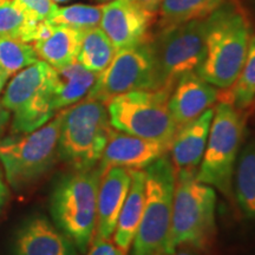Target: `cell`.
<instances>
[{
    "label": "cell",
    "instance_id": "cell-25",
    "mask_svg": "<svg viewBox=\"0 0 255 255\" xmlns=\"http://www.w3.org/2000/svg\"><path fill=\"white\" fill-rule=\"evenodd\" d=\"M229 90V97L225 98V101L231 102L237 109H247L253 103L255 98V36L250 40L240 75Z\"/></svg>",
    "mask_w": 255,
    "mask_h": 255
},
{
    "label": "cell",
    "instance_id": "cell-23",
    "mask_svg": "<svg viewBox=\"0 0 255 255\" xmlns=\"http://www.w3.org/2000/svg\"><path fill=\"white\" fill-rule=\"evenodd\" d=\"M226 0H163L158 12L161 28L208 18Z\"/></svg>",
    "mask_w": 255,
    "mask_h": 255
},
{
    "label": "cell",
    "instance_id": "cell-22",
    "mask_svg": "<svg viewBox=\"0 0 255 255\" xmlns=\"http://www.w3.org/2000/svg\"><path fill=\"white\" fill-rule=\"evenodd\" d=\"M117 50L101 27L83 32L77 62L89 71L100 75L114 59Z\"/></svg>",
    "mask_w": 255,
    "mask_h": 255
},
{
    "label": "cell",
    "instance_id": "cell-16",
    "mask_svg": "<svg viewBox=\"0 0 255 255\" xmlns=\"http://www.w3.org/2000/svg\"><path fill=\"white\" fill-rule=\"evenodd\" d=\"M82 38L81 30L45 20L39 24L36 40L32 43V46L36 50L38 58L53 69H59L77 62Z\"/></svg>",
    "mask_w": 255,
    "mask_h": 255
},
{
    "label": "cell",
    "instance_id": "cell-6",
    "mask_svg": "<svg viewBox=\"0 0 255 255\" xmlns=\"http://www.w3.org/2000/svg\"><path fill=\"white\" fill-rule=\"evenodd\" d=\"M60 126L62 110L39 129L21 135L17 141L0 143V163L15 193L37 183L58 161Z\"/></svg>",
    "mask_w": 255,
    "mask_h": 255
},
{
    "label": "cell",
    "instance_id": "cell-1",
    "mask_svg": "<svg viewBox=\"0 0 255 255\" xmlns=\"http://www.w3.org/2000/svg\"><path fill=\"white\" fill-rule=\"evenodd\" d=\"M250 40L246 14L225 1L207 18L206 53L196 73L216 88L229 89L240 75Z\"/></svg>",
    "mask_w": 255,
    "mask_h": 255
},
{
    "label": "cell",
    "instance_id": "cell-7",
    "mask_svg": "<svg viewBox=\"0 0 255 255\" xmlns=\"http://www.w3.org/2000/svg\"><path fill=\"white\" fill-rule=\"evenodd\" d=\"M245 119L241 110L222 100L216 105L202 161L196 171L200 182L231 197L235 165L244 138Z\"/></svg>",
    "mask_w": 255,
    "mask_h": 255
},
{
    "label": "cell",
    "instance_id": "cell-4",
    "mask_svg": "<svg viewBox=\"0 0 255 255\" xmlns=\"http://www.w3.org/2000/svg\"><path fill=\"white\" fill-rule=\"evenodd\" d=\"M113 127L107 104L83 98L62 110L59 132V159L72 170L97 167Z\"/></svg>",
    "mask_w": 255,
    "mask_h": 255
},
{
    "label": "cell",
    "instance_id": "cell-10",
    "mask_svg": "<svg viewBox=\"0 0 255 255\" xmlns=\"http://www.w3.org/2000/svg\"><path fill=\"white\" fill-rule=\"evenodd\" d=\"M207 18L162 27L151 39L162 88L173 90L182 76L196 72L206 53Z\"/></svg>",
    "mask_w": 255,
    "mask_h": 255
},
{
    "label": "cell",
    "instance_id": "cell-2",
    "mask_svg": "<svg viewBox=\"0 0 255 255\" xmlns=\"http://www.w3.org/2000/svg\"><path fill=\"white\" fill-rule=\"evenodd\" d=\"M216 193L214 188L200 182L196 171L176 173L173 215L165 255L178 247L207 251L216 233Z\"/></svg>",
    "mask_w": 255,
    "mask_h": 255
},
{
    "label": "cell",
    "instance_id": "cell-19",
    "mask_svg": "<svg viewBox=\"0 0 255 255\" xmlns=\"http://www.w3.org/2000/svg\"><path fill=\"white\" fill-rule=\"evenodd\" d=\"M97 76V73L89 71L78 62L55 69L51 81V92L57 113L87 97Z\"/></svg>",
    "mask_w": 255,
    "mask_h": 255
},
{
    "label": "cell",
    "instance_id": "cell-5",
    "mask_svg": "<svg viewBox=\"0 0 255 255\" xmlns=\"http://www.w3.org/2000/svg\"><path fill=\"white\" fill-rule=\"evenodd\" d=\"M144 171V208L132 241V255H162L170 233L176 171L167 154Z\"/></svg>",
    "mask_w": 255,
    "mask_h": 255
},
{
    "label": "cell",
    "instance_id": "cell-3",
    "mask_svg": "<svg viewBox=\"0 0 255 255\" xmlns=\"http://www.w3.org/2000/svg\"><path fill=\"white\" fill-rule=\"evenodd\" d=\"M102 174L98 165L90 170H72L59 178L51 193L53 222L83 254L95 238Z\"/></svg>",
    "mask_w": 255,
    "mask_h": 255
},
{
    "label": "cell",
    "instance_id": "cell-17",
    "mask_svg": "<svg viewBox=\"0 0 255 255\" xmlns=\"http://www.w3.org/2000/svg\"><path fill=\"white\" fill-rule=\"evenodd\" d=\"M214 109L209 108L197 119L178 128L171 142V162L176 173L197 171L205 154Z\"/></svg>",
    "mask_w": 255,
    "mask_h": 255
},
{
    "label": "cell",
    "instance_id": "cell-36",
    "mask_svg": "<svg viewBox=\"0 0 255 255\" xmlns=\"http://www.w3.org/2000/svg\"><path fill=\"white\" fill-rule=\"evenodd\" d=\"M98 1H101V2H109V1H113V0H98Z\"/></svg>",
    "mask_w": 255,
    "mask_h": 255
},
{
    "label": "cell",
    "instance_id": "cell-29",
    "mask_svg": "<svg viewBox=\"0 0 255 255\" xmlns=\"http://www.w3.org/2000/svg\"><path fill=\"white\" fill-rule=\"evenodd\" d=\"M87 255H127L116 244L109 240L94 239L89 247Z\"/></svg>",
    "mask_w": 255,
    "mask_h": 255
},
{
    "label": "cell",
    "instance_id": "cell-9",
    "mask_svg": "<svg viewBox=\"0 0 255 255\" xmlns=\"http://www.w3.org/2000/svg\"><path fill=\"white\" fill-rule=\"evenodd\" d=\"M162 89L150 39L117 50L108 68L97 76L87 97L108 104L116 96Z\"/></svg>",
    "mask_w": 255,
    "mask_h": 255
},
{
    "label": "cell",
    "instance_id": "cell-15",
    "mask_svg": "<svg viewBox=\"0 0 255 255\" xmlns=\"http://www.w3.org/2000/svg\"><path fill=\"white\" fill-rule=\"evenodd\" d=\"M130 182L131 170L129 169L110 167L102 174L98 187L97 225L94 239L109 240L113 238Z\"/></svg>",
    "mask_w": 255,
    "mask_h": 255
},
{
    "label": "cell",
    "instance_id": "cell-13",
    "mask_svg": "<svg viewBox=\"0 0 255 255\" xmlns=\"http://www.w3.org/2000/svg\"><path fill=\"white\" fill-rule=\"evenodd\" d=\"M219 88L201 78L196 72L187 73L175 83L168 107L177 128L191 122L219 100Z\"/></svg>",
    "mask_w": 255,
    "mask_h": 255
},
{
    "label": "cell",
    "instance_id": "cell-33",
    "mask_svg": "<svg viewBox=\"0 0 255 255\" xmlns=\"http://www.w3.org/2000/svg\"><path fill=\"white\" fill-rule=\"evenodd\" d=\"M170 255H196V253L190 247H178Z\"/></svg>",
    "mask_w": 255,
    "mask_h": 255
},
{
    "label": "cell",
    "instance_id": "cell-26",
    "mask_svg": "<svg viewBox=\"0 0 255 255\" xmlns=\"http://www.w3.org/2000/svg\"><path fill=\"white\" fill-rule=\"evenodd\" d=\"M39 60L32 44L15 38L0 39V72L8 77Z\"/></svg>",
    "mask_w": 255,
    "mask_h": 255
},
{
    "label": "cell",
    "instance_id": "cell-21",
    "mask_svg": "<svg viewBox=\"0 0 255 255\" xmlns=\"http://www.w3.org/2000/svg\"><path fill=\"white\" fill-rule=\"evenodd\" d=\"M234 176L238 205L246 218L255 219V141L248 143L241 151Z\"/></svg>",
    "mask_w": 255,
    "mask_h": 255
},
{
    "label": "cell",
    "instance_id": "cell-24",
    "mask_svg": "<svg viewBox=\"0 0 255 255\" xmlns=\"http://www.w3.org/2000/svg\"><path fill=\"white\" fill-rule=\"evenodd\" d=\"M40 23L31 21L14 0H0V39L15 38L32 44Z\"/></svg>",
    "mask_w": 255,
    "mask_h": 255
},
{
    "label": "cell",
    "instance_id": "cell-37",
    "mask_svg": "<svg viewBox=\"0 0 255 255\" xmlns=\"http://www.w3.org/2000/svg\"><path fill=\"white\" fill-rule=\"evenodd\" d=\"M254 101H255V98H254Z\"/></svg>",
    "mask_w": 255,
    "mask_h": 255
},
{
    "label": "cell",
    "instance_id": "cell-11",
    "mask_svg": "<svg viewBox=\"0 0 255 255\" xmlns=\"http://www.w3.org/2000/svg\"><path fill=\"white\" fill-rule=\"evenodd\" d=\"M154 17L135 0H113L102 6L100 26L120 50L148 40Z\"/></svg>",
    "mask_w": 255,
    "mask_h": 255
},
{
    "label": "cell",
    "instance_id": "cell-18",
    "mask_svg": "<svg viewBox=\"0 0 255 255\" xmlns=\"http://www.w3.org/2000/svg\"><path fill=\"white\" fill-rule=\"evenodd\" d=\"M55 69L44 60H38L15 73L6 85L0 105L13 114L38 97L49 88Z\"/></svg>",
    "mask_w": 255,
    "mask_h": 255
},
{
    "label": "cell",
    "instance_id": "cell-35",
    "mask_svg": "<svg viewBox=\"0 0 255 255\" xmlns=\"http://www.w3.org/2000/svg\"><path fill=\"white\" fill-rule=\"evenodd\" d=\"M53 1H55L56 4H60V2H65V1H69V0H53Z\"/></svg>",
    "mask_w": 255,
    "mask_h": 255
},
{
    "label": "cell",
    "instance_id": "cell-34",
    "mask_svg": "<svg viewBox=\"0 0 255 255\" xmlns=\"http://www.w3.org/2000/svg\"><path fill=\"white\" fill-rule=\"evenodd\" d=\"M8 78V76L5 75L4 72H0V96H1L2 91H4V88L6 87V83H7Z\"/></svg>",
    "mask_w": 255,
    "mask_h": 255
},
{
    "label": "cell",
    "instance_id": "cell-12",
    "mask_svg": "<svg viewBox=\"0 0 255 255\" xmlns=\"http://www.w3.org/2000/svg\"><path fill=\"white\" fill-rule=\"evenodd\" d=\"M171 143L142 138L130 133L111 130L107 146L98 163L104 173L110 167H122L129 170H144L170 150Z\"/></svg>",
    "mask_w": 255,
    "mask_h": 255
},
{
    "label": "cell",
    "instance_id": "cell-14",
    "mask_svg": "<svg viewBox=\"0 0 255 255\" xmlns=\"http://www.w3.org/2000/svg\"><path fill=\"white\" fill-rule=\"evenodd\" d=\"M14 255H78L75 244L43 215L23 223L14 239Z\"/></svg>",
    "mask_w": 255,
    "mask_h": 255
},
{
    "label": "cell",
    "instance_id": "cell-20",
    "mask_svg": "<svg viewBox=\"0 0 255 255\" xmlns=\"http://www.w3.org/2000/svg\"><path fill=\"white\" fill-rule=\"evenodd\" d=\"M145 200V171L131 170V182L127 199L121 209L116 228L114 232V242L123 252L131 247L139 222H141Z\"/></svg>",
    "mask_w": 255,
    "mask_h": 255
},
{
    "label": "cell",
    "instance_id": "cell-28",
    "mask_svg": "<svg viewBox=\"0 0 255 255\" xmlns=\"http://www.w3.org/2000/svg\"><path fill=\"white\" fill-rule=\"evenodd\" d=\"M19 8L31 21L49 20L58 8L53 0H14Z\"/></svg>",
    "mask_w": 255,
    "mask_h": 255
},
{
    "label": "cell",
    "instance_id": "cell-31",
    "mask_svg": "<svg viewBox=\"0 0 255 255\" xmlns=\"http://www.w3.org/2000/svg\"><path fill=\"white\" fill-rule=\"evenodd\" d=\"M9 120H11V113L0 105V132L4 130V128L6 126H7Z\"/></svg>",
    "mask_w": 255,
    "mask_h": 255
},
{
    "label": "cell",
    "instance_id": "cell-30",
    "mask_svg": "<svg viewBox=\"0 0 255 255\" xmlns=\"http://www.w3.org/2000/svg\"><path fill=\"white\" fill-rule=\"evenodd\" d=\"M141 7H143L145 11L150 12L152 14H156L158 12L159 6L163 0H135Z\"/></svg>",
    "mask_w": 255,
    "mask_h": 255
},
{
    "label": "cell",
    "instance_id": "cell-27",
    "mask_svg": "<svg viewBox=\"0 0 255 255\" xmlns=\"http://www.w3.org/2000/svg\"><path fill=\"white\" fill-rule=\"evenodd\" d=\"M102 6L103 5L73 4L65 7H58L49 21L84 32L90 28L98 27L102 19Z\"/></svg>",
    "mask_w": 255,
    "mask_h": 255
},
{
    "label": "cell",
    "instance_id": "cell-32",
    "mask_svg": "<svg viewBox=\"0 0 255 255\" xmlns=\"http://www.w3.org/2000/svg\"><path fill=\"white\" fill-rule=\"evenodd\" d=\"M6 199H7V187H6L5 182L2 181L1 173H0V210L4 206Z\"/></svg>",
    "mask_w": 255,
    "mask_h": 255
},
{
    "label": "cell",
    "instance_id": "cell-8",
    "mask_svg": "<svg viewBox=\"0 0 255 255\" xmlns=\"http://www.w3.org/2000/svg\"><path fill=\"white\" fill-rule=\"evenodd\" d=\"M171 89L139 90L116 96L108 102V114L114 129L171 143L178 128L171 117L168 100Z\"/></svg>",
    "mask_w": 255,
    "mask_h": 255
}]
</instances>
